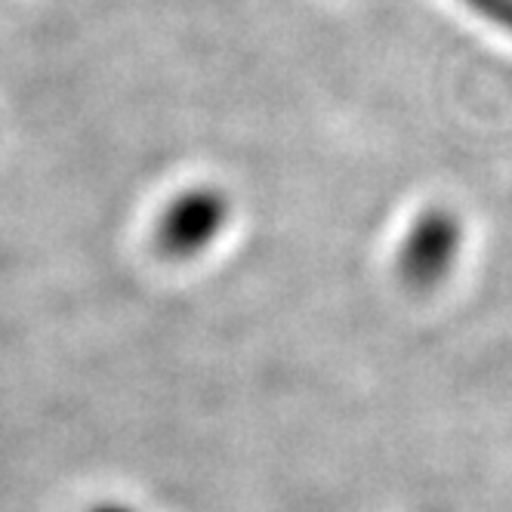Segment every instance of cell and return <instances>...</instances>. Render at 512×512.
I'll list each match as a JSON object with an SVG mask.
<instances>
[{"instance_id":"cell-2","label":"cell","mask_w":512,"mask_h":512,"mask_svg":"<svg viewBox=\"0 0 512 512\" xmlns=\"http://www.w3.org/2000/svg\"><path fill=\"white\" fill-rule=\"evenodd\" d=\"M463 229L448 210H426L411 223V232L398 247V275L417 290L445 281L460 256Z\"/></svg>"},{"instance_id":"cell-3","label":"cell","mask_w":512,"mask_h":512,"mask_svg":"<svg viewBox=\"0 0 512 512\" xmlns=\"http://www.w3.org/2000/svg\"><path fill=\"white\" fill-rule=\"evenodd\" d=\"M93 512H136V509H127V506H118V503H108V506H99Z\"/></svg>"},{"instance_id":"cell-1","label":"cell","mask_w":512,"mask_h":512,"mask_svg":"<svg viewBox=\"0 0 512 512\" xmlns=\"http://www.w3.org/2000/svg\"><path fill=\"white\" fill-rule=\"evenodd\" d=\"M232 216L229 198L213 186L179 192L158 216L155 244L170 260H195L219 235Z\"/></svg>"}]
</instances>
